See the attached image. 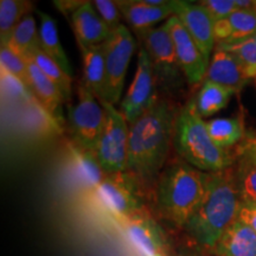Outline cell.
<instances>
[{
  "instance_id": "cell-23",
  "label": "cell",
  "mask_w": 256,
  "mask_h": 256,
  "mask_svg": "<svg viewBox=\"0 0 256 256\" xmlns=\"http://www.w3.org/2000/svg\"><path fill=\"white\" fill-rule=\"evenodd\" d=\"M235 92L232 89L204 80L200 92L194 98L198 114L203 119L212 116L228 106Z\"/></svg>"
},
{
  "instance_id": "cell-2",
  "label": "cell",
  "mask_w": 256,
  "mask_h": 256,
  "mask_svg": "<svg viewBox=\"0 0 256 256\" xmlns=\"http://www.w3.org/2000/svg\"><path fill=\"white\" fill-rule=\"evenodd\" d=\"M240 206L241 196L236 174L230 168L206 172L203 198L184 226L185 232L198 246L212 250L222 234L238 220Z\"/></svg>"
},
{
  "instance_id": "cell-3",
  "label": "cell",
  "mask_w": 256,
  "mask_h": 256,
  "mask_svg": "<svg viewBox=\"0 0 256 256\" xmlns=\"http://www.w3.org/2000/svg\"><path fill=\"white\" fill-rule=\"evenodd\" d=\"M206 190V172L174 160L159 174L156 188V206L160 216L184 228L200 206Z\"/></svg>"
},
{
  "instance_id": "cell-38",
  "label": "cell",
  "mask_w": 256,
  "mask_h": 256,
  "mask_svg": "<svg viewBox=\"0 0 256 256\" xmlns=\"http://www.w3.org/2000/svg\"><path fill=\"white\" fill-rule=\"evenodd\" d=\"M252 10L256 12V0H254V8H252Z\"/></svg>"
},
{
  "instance_id": "cell-12",
  "label": "cell",
  "mask_w": 256,
  "mask_h": 256,
  "mask_svg": "<svg viewBox=\"0 0 256 256\" xmlns=\"http://www.w3.org/2000/svg\"><path fill=\"white\" fill-rule=\"evenodd\" d=\"M166 24L174 40L176 55L185 80L190 86L198 84L206 80L209 63L204 58L196 42L176 16L170 17Z\"/></svg>"
},
{
  "instance_id": "cell-36",
  "label": "cell",
  "mask_w": 256,
  "mask_h": 256,
  "mask_svg": "<svg viewBox=\"0 0 256 256\" xmlns=\"http://www.w3.org/2000/svg\"><path fill=\"white\" fill-rule=\"evenodd\" d=\"M178 256H203L200 254H197V252H182Z\"/></svg>"
},
{
  "instance_id": "cell-4",
  "label": "cell",
  "mask_w": 256,
  "mask_h": 256,
  "mask_svg": "<svg viewBox=\"0 0 256 256\" xmlns=\"http://www.w3.org/2000/svg\"><path fill=\"white\" fill-rule=\"evenodd\" d=\"M174 148L180 159L206 174L226 171L234 164L232 153L220 148L211 139L206 122L197 112L194 98L178 110L174 121Z\"/></svg>"
},
{
  "instance_id": "cell-24",
  "label": "cell",
  "mask_w": 256,
  "mask_h": 256,
  "mask_svg": "<svg viewBox=\"0 0 256 256\" xmlns=\"http://www.w3.org/2000/svg\"><path fill=\"white\" fill-rule=\"evenodd\" d=\"M6 46L25 60H28L34 50L40 49V28L37 26L34 16L26 14L22 19Z\"/></svg>"
},
{
  "instance_id": "cell-15",
  "label": "cell",
  "mask_w": 256,
  "mask_h": 256,
  "mask_svg": "<svg viewBox=\"0 0 256 256\" xmlns=\"http://www.w3.org/2000/svg\"><path fill=\"white\" fill-rule=\"evenodd\" d=\"M206 80L238 92L248 84L250 78L232 54L215 49L208 66Z\"/></svg>"
},
{
  "instance_id": "cell-29",
  "label": "cell",
  "mask_w": 256,
  "mask_h": 256,
  "mask_svg": "<svg viewBox=\"0 0 256 256\" xmlns=\"http://www.w3.org/2000/svg\"><path fill=\"white\" fill-rule=\"evenodd\" d=\"M236 180L241 200L256 203V162L250 147L242 156L236 172Z\"/></svg>"
},
{
  "instance_id": "cell-5",
  "label": "cell",
  "mask_w": 256,
  "mask_h": 256,
  "mask_svg": "<svg viewBox=\"0 0 256 256\" xmlns=\"http://www.w3.org/2000/svg\"><path fill=\"white\" fill-rule=\"evenodd\" d=\"M136 38L140 42V46L148 54L158 89L168 95H176L180 92L186 80L179 66L174 40L166 22L158 28L138 32Z\"/></svg>"
},
{
  "instance_id": "cell-33",
  "label": "cell",
  "mask_w": 256,
  "mask_h": 256,
  "mask_svg": "<svg viewBox=\"0 0 256 256\" xmlns=\"http://www.w3.org/2000/svg\"><path fill=\"white\" fill-rule=\"evenodd\" d=\"M200 2L206 8L215 23L223 20L238 10L235 0H204Z\"/></svg>"
},
{
  "instance_id": "cell-19",
  "label": "cell",
  "mask_w": 256,
  "mask_h": 256,
  "mask_svg": "<svg viewBox=\"0 0 256 256\" xmlns=\"http://www.w3.org/2000/svg\"><path fill=\"white\" fill-rule=\"evenodd\" d=\"M212 250L217 256H256V232L236 220L222 234Z\"/></svg>"
},
{
  "instance_id": "cell-25",
  "label": "cell",
  "mask_w": 256,
  "mask_h": 256,
  "mask_svg": "<svg viewBox=\"0 0 256 256\" xmlns=\"http://www.w3.org/2000/svg\"><path fill=\"white\" fill-rule=\"evenodd\" d=\"M206 122L211 139L220 148L229 150L244 136V126L238 118H217Z\"/></svg>"
},
{
  "instance_id": "cell-31",
  "label": "cell",
  "mask_w": 256,
  "mask_h": 256,
  "mask_svg": "<svg viewBox=\"0 0 256 256\" xmlns=\"http://www.w3.org/2000/svg\"><path fill=\"white\" fill-rule=\"evenodd\" d=\"M2 89L8 100L28 101L34 98L28 86L5 72H2Z\"/></svg>"
},
{
  "instance_id": "cell-22",
  "label": "cell",
  "mask_w": 256,
  "mask_h": 256,
  "mask_svg": "<svg viewBox=\"0 0 256 256\" xmlns=\"http://www.w3.org/2000/svg\"><path fill=\"white\" fill-rule=\"evenodd\" d=\"M69 152L75 174L82 185L94 191L104 180L106 174L94 151H86L75 145H69Z\"/></svg>"
},
{
  "instance_id": "cell-37",
  "label": "cell",
  "mask_w": 256,
  "mask_h": 256,
  "mask_svg": "<svg viewBox=\"0 0 256 256\" xmlns=\"http://www.w3.org/2000/svg\"><path fill=\"white\" fill-rule=\"evenodd\" d=\"M250 148H252V154H254V159H255V162H256V145L255 146H252Z\"/></svg>"
},
{
  "instance_id": "cell-16",
  "label": "cell",
  "mask_w": 256,
  "mask_h": 256,
  "mask_svg": "<svg viewBox=\"0 0 256 256\" xmlns=\"http://www.w3.org/2000/svg\"><path fill=\"white\" fill-rule=\"evenodd\" d=\"M116 4L124 20L136 34L154 28V24L174 16V0L162 6L148 5L145 0H120Z\"/></svg>"
},
{
  "instance_id": "cell-1",
  "label": "cell",
  "mask_w": 256,
  "mask_h": 256,
  "mask_svg": "<svg viewBox=\"0 0 256 256\" xmlns=\"http://www.w3.org/2000/svg\"><path fill=\"white\" fill-rule=\"evenodd\" d=\"M178 110L168 100H158L140 119L130 124L126 172L136 182L150 183L162 174L174 147Z\"/></svg>"
},
{
  "instance_id": "cell-28",
  "label": "cell",
  "mask_w": 256,
  "mask_h": 256,
  "mask_svg": "<svg viewBox=\"0 0 256 256\" xmlns=\"http://www.w3.org/2000/svg\"><path fill=\"white\" fill-rule=\"evenodd\" d=\"M28 60H34V64L40 69V72L58 86L64 96V100H69L70 95H72V76L64 72L55 60H52L49 56L46 55L40 48L34 50Z\"/></svg>"
},
{
  "instance_id": "cell-14",
  "label": "cell",
  "mask_w": 256,
  "mask_h": 256,
  "mask_svg": "<svg viewBox=\"0 0 256 256\" xmlns=\"http://www.w3.org/2000/svg\"><path fill=\"white\" fill-rule=\"evenodd\" d=\"M72 22L78 46H101L113 34L98 16L92 2H82L78 8L72 11Z\"/></svg>"
},
{
  "instance_id": "cell-21",
  "label": "cell",
  "mask_w": 256,
  "mask_h": 256,
  "mask_svg": "<svg viewBox=\"0 0 256 256\" xmlns=\"http://www.w3.org/2000/svg\"><path fill=\"white\" fill-rule=\"evenodd\" d=\"M37 14L40 18V46L42 51L72 78V66L60 44L56 20L51 16L40 11H37Z\"/></svg>"
},
{
  "instance_id": "cell-32",
  "label": "cell",
  "mask_w": 256,
  "mask_h": 256,
  "mask_svg": "<svg viewBox=\"0 0 256 256\" xmlns=\"http://www.w3.org/2000/svg\"><path fill=\"white\" fill-rule=\"evenodd\" d=\"M96 11L100 16L104 24L112 32L118 30L121 25V12L116 2L113 0H95L92 2Z\"/></svg>"
},
{
  "instance_id": "cell-35",
  "label": "cell",
  "mask_w": 256,
  "mask_h": 256,
  "mask_svg": "<svg viewBox=\"0 0 256 256\" xmlns=\"http://www.w3.org/2000/svg\"><path fill=\"white\" fill-rule=\"evenodd\" d=\"M235 2L238 10H252L254 8V0H235Z\"/></svg>"
},
{
  "instance_id": "cell-11",
  "label": "cell",
  "mask_w": 256,
  "mask_h": 256,
  "mask_svg": "<svg viewBox=\"0 0 256 256\" xmlns=\"http://www.w3.org/2000/svg\"><path fill=\"white\" fill-rule=\"evenodd\" d=\"M174 12L203 54L208 63L215 51V22L200 2L174 0Z\"/></svg>"
},
{
  "instance_id": "cell-9",
  "label": "cell",
  "mask_w": 256,
  "mask_h": 256,
  "mask_svg": "<svg viewBox=\"0 0 256 256\" xmlns=\"http://www.w3.org/2000/svg\"><path fill=\"white\" fill-rule=\"evenodd\" d=\"M136 42L127 26L122 24L106 42V74H107V100L116 106L121 100L126 72L130 66Z\"/></svg>"
},
{
  "instance_id": "cell-39",
  "label": "cell",
  "mask_w": 256,
  "mask_h": 256,
  "mask_svg": "<svg viewBox=\"0 0 256 256\" xmlns=\"http://www.w3.org/2000/svg\"><path fill=\"white\" fill-rule=\"evenodd\" d=\"M255 80H256V78H255Z\"/></svg>"
},
{
  "instance_id": "cell-34",
  "label": "cell",
  "mask_w": 256,
  "mask_h": 256,
  "mask_svg": "<svg viewBox=\"0 0 256 256\" xmlns=\"http://www.w3.org/2000/svg\"><path fill=\"white\" fill-rule=\"evenodd\" d=\"M238 220L247 224L248 226H250L256 232V203H254V202L241 200Z\"/></svg>"
},
{
  "instance_id": "cell-26",
  "label": "cell",
  "mask_w": 256,
  "mask_h": 256,
  "mask_svg": "<svg viewBox=\"0 0 256 256\" xmlns=\"http://www.w3.org/2000/svg\"><path fill=\"white\" fill-rule=\"evenodd\" d=\"M32 4L24 0L0 2V46H6L14 28L26 14H30Z\"/></svg>"
},
{
  "instance_id": "cell-13",
  "label": "cell",
  "mask_w": 256,
  "mask_h": 256,
  "mask_svg": "<svg viewBox=\"0 0 256 256\" xmlns=\"http://www.w3.org/2000/svg\"><path fill=\"white\" fill-rule=\"evenodd\" d=\"M126 238L142 256H165L162 230L154 220L142 214L122 220Z\"/></svg>"
},
{
  "instance_id": "cell-18",
  "label": "cell",
  "mask_w": 256,
  "mask_h": 256,
  "mask_svg": "<svg viewBox=\"0 0 256 256\" xmlns=\"http://www.w3.org/2000/svg\"><path fill=\"white\" fill-rule=\"evenodd\" d=\"M83 60V84L100 101L107 100L106 43L101 46H80Z\"/></svg>"
},
{
  "instance_id": "cell-6",
  "label": "cell",
  "mask_w": 256,
  "mask_h": 256,
  "mask_svg": "<svg viewBox=\"0 0 256 256\" xmlns=\"http://www.w3.org/2000/svg\"><path fill=\"white\" fill-rule=\"evenodd\" d=\"M66 113L72 145L95 151L106 124V112L100 100L82 83L78 89V100L69 106Z\"/></svg>"
},
{
  "instance_id": "cell-8",
  "label": "cell",
  "mask_w": 256,
  "mask_h": 256,
  "mask_svg": "<svg viewBox=\"0 0 256 256\" xmlns=\"http://www.w3.org/2000/svg\"><path fill=\"white\" fill-rule=\"evenodd\" d=\"M158 86L148 54L140 46L132 84L120 102L119 110L128 124L136 122L158 102Z\"/></svg>"
},
{
  "instance_id": "cell-7",
  "label": "cell",
  "mask_w": 256,
  "mask_h": 256,
  "mask_svg": "<svg viewBox=\"0 0 256 256\" xmlns=\"http://www.w3.org/2000/svg\"><path fill=\"white\" fill-rule=\"evenodd\" d=\"M106 112V124L95 148V154L106 174L126 172L130 124L110 102L100 101Z\"/></svg>"
},
{
  "instance_id": "cell-20",
  "label": "cell",
  "mask_w": 256,
  "mask_h": 256,
  "mask_svg": "<svg viewBox=\"0 0 256 256\" xmlns=\"http://www.w3.org/2000/svg\"><path fill=\"white\" fill-rule=\"evenodd\" d=\"M256 34V12L254 10H238L223 20L215 23L217 43L240 40Z\"/></svg>"
},
{
  "instance_id": "cell-30",
  "label": "cell",
  "mask_w": 256,
  "mask_h": 256,
  "mask_svg": "<svg viewBox=\"0 0 256 256\" xmlns=\"http://www.w3.org/2000/svg\"><path fill=\"white\" fill-rule=\"evenodd\" d=\"M0 66L2 72L14 76L30 87L28 60L12 51L8 46H0Z\"/></svg>"
},
{
  "instance_id": "cell-10",
  "label": "cell",
  "mask_w": 256,
  "mask_h": 256,
  "mask_svg": "<svg viewBox=\"0 0 256 256\" xmlns=\"http://www.w3.org/2000/svg\"><path fill=\"white\" fill-rule=\"evenodd\" d=\"M136 180L127 172L107 174L104 180L94 190L98 203L112 215L126 220L142 210V200L138 197L134 186Z\"/></svg>"
},
{
  "instance_id": "cell-27",
  "label": "cell",
  "mask_w": 256,
  "mask_h": 256,
  "mask_svg": "<svg viewBox=\"0 0 256 256\" xmlns=\"http://www.w3.org/2000/svg\"><path fill=\"white\" fill-rule=\"evenodd\" d=\"M215 49L232 54L242 64L248 78H256V34L240 40L217 43Z\"/></svg>"
},
{
  "instance_id": "cell-17",
  "label": "cell",
  "mask_w": 256,
  "mask_h": 256,
  "mask_svg": "<svg viewBox=\"0 0 256 256\" xmlns=\"http://www.w3.org/2000/svg\"><path fill=\"white\" fill-rule=\"evenodd\" d=\"M30 76V89L38 104L46 110L56 122L62 120V104L64 96L56 83L46 78L40 69L34 64V60H26Z\"/></svg>"
}]
</instances>
